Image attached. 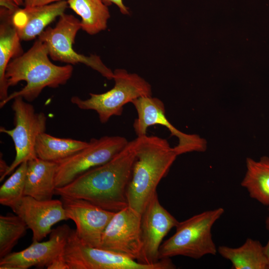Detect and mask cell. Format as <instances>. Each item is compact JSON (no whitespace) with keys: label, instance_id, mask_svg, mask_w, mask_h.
<instances>
[{"label":"cell","instance_id":"19","mask_svg":"<svg viewBox=\"0 0 269 269\" xmlns=\"http://www.w3.org/2000/svg\"><path fill=\"white\" fill-rule=\"evenodd\" d=\"M219 254L230 261L234 269H267L269 259L265 254L261 243L248 238L241 246L232 248L221 246L217 248Z\"/></svg>","mask_w":269,"mask_h":269},{"label":"cell","instance_id":"16","mask_svg":"<svg viewBox=\"0 0 269 269\" xmlns=\"http://www.w3.org/2000/svg\"><path fill=\"white\" fill-rule=\"evenodd\" d=\"M67 0L34 7L19 8L12 16L18 34L23 41L38 37L50 23L63 13L68 7Z\"/></svg>","mask_w":269,"mask_h":269},{"label":"cell","instance_id":"22","mask_svg":"<svg viewBox=\"0 0 269 269\" xmlns=\"http://www.w3.org/2000/svg\"><path fill=\"white\" fill-rule=\"evenodd\" d=\"M89 142L69 138H59L45 132L37 137L35 150L38 158L57 162L86 147Z\"/></svg>","mask_w":269,"mask_h":269},{"label":"cell","instance_id":"18","mask_svg":"<svg viewBox=\"0 0 269 269\" xmlns=\"http://www.w3.org/2000/svg\"><path fill=\"white\" fill-rule=\"evenodd\" d=\"M57 163L38 157L28 160L24 195L39 200L52 199L55 195Z\"/></svg>","mask_w":269,"mask_h":269},{"label":"cell","instance_id":"15","mask_svg":"<svg viewBox=\"0 0 269 269\" xmlns=\"http://www.w3.org/2000/svg\"><path fill=\"white\" fill-rule=\"evenodd\" d=\"M32 232V241H41L56 223L68 220L61 200H39L24 196L12 208Z\"/></svg>","mask_w":269,"mask_h":269},{"label":"cell","instance_id":"4","mask_svg":"<svg viewBox=\"0 0 269 269\" xmlns=\"http://www.w3.org/2000/svg\"><path fill=\"white\" fill-rule=\"evenodd\" d=\"M224 213V209L219 207L179 222L175 233L161 244L159 260L177 256L199 259L206 255H215L218 251L212 228Z\"/></svg>","mask_w":269,"mask_h":269},{"label":"cell","instance_id":"27","mask_svg":"<svg viewBox=\"0 0 269 269\" xmlns=\"http://www.w3.org/2000/svg\"><path fill=\"white\" fill-rule=\"evenodd\" d=\"M107 6L115 4L119 9L120 12L125 15L130 14L129 9L123 2V0H102Z\"/></svg>","mask_w":269,"mask_h":269},{"label":"cell","instance_id":"11","mask_svg":"<svg viewBox=\"0 0 269 269\" xmlns=\"http://www.w3.org/2000/svg\"><path fill=\"white\" fill-rule=\"evenodd\" d=\"M141 220V214L129 206L116 212L103 233L100 248L138 262L142 247Z\"/></svg>","mask_w":269,"mask_h":269},{"label":"cell","instance_id":"6","mask_svg":"<svg viewBox=\"0 0 269 269\" xmlns=\"http://www.w3.org/2000/svg\"><path fill=\"white\" fill-rule=\"evenodd\" d=\"M63 257L69 269H174L170 258L159 260L153 264L138 262L120 253L89 246L71 230L65 247Z\"/></svg>","mask_w":269,"mask_h":269},{"label":"cell","instance_id":"29","mask_svg":"<svg viewBox=\"0 0 269 269\" xmlns=\"http://www.w3.org/2000/svg\"><path fill=\"white\" fill-rule=\"evenodd\" d=\"M268 211H269V205H268ZM266 225L267 229L269 232V214L266 220ZM264 251H265L266 255L267 256L268 258L269 259V239L267 244L264 246Z\"/></svg>","mask_w":269,"mask_h":269},{"label":"cell","instance_id":"28","mask_svg":"<svg viewBox=\"0 0 269 269\" xmlns=\"http://www.w3.org/2000/svg\"><path fill=\"white\" fill-rule=\"evenodd\" d=\"M0 5L12 14L20 8L13 0H0Z\"/></svg>","mask_w":269,"mask_h":269},{"label":"cell","instance_id":"12","mask_svg":"<svg viewBox=\"0 0 269 269\" xmlns=\"http://www.w3.org/2000/svg\"><path fill=\"white\" fill-rule=\"evenodd\" d=\"M71 230L66 224L52 229L47 241H32V244L25 249L10 253L0 259V269L47 268L55 259L63 255Z\"/></svg>","mask_w":269,"mask_h":269},{"label":"cell","instance_id":"9","mask_svg":"<svg viewBox=\"0 0 269 269\" xmlns=\"http://www.w3.org/2000/svg\"><path fill=\"white\" fill-rule=\"evenodd\" d=\"M128 142L126 138L121 136L91 138L84 148L55 162L56 187H63L88 170L107 162L124 148Z\"/></svg>","mask_w":269,"mask_h":269},{"label":"cell","instance_id":"25","mask_svg":"<svg viewBox=\"0 0 269 269\" xmlns=\"http://www.w3.org/2000/svg\"><path fill=\"white\" fill-rule=\"evenodd\" d=\"M47 269H69L63 255L55 259L46 268Z\"/></svg>","mask_w":269,"mask_h":269},{"label":"cell","instance_id":"1","mask_svg":"<svg viewBox=\"0 0 269 269\" xmlns=\"http://www.w3.org/2000/svg\"><path fill=\"white\" fill-rule=\"evenodd\" d=\"M135 156L134 139L107 162L56 187L55 195L84 199L106 210L119 211L128 206L127 191Z\"/></svg>","mask_w":269,"mask_h":269},{"label":"cell","instance_id":"23","mask_svg":"<svg viewBox=\"0 0 269 269\" xmlns=\"http://www.w3.org/2000/svg\"><path fill=\"white\" fill-rule=\"evenodd\" d=\"M27 229L25 222L16 214L0 216V259L11 253Z\"/></svg>","mask_w":269,"mask_h":269},{"label":"cell","instance_id":"17","mask_svg":"<svg viewBox=\"0 0 269 269\" xmlns=\"http://www.w3.org/2000/svg\"><path fill=\"white\" fill-rule=\"evenodd\" d=\"M12 14L6 9H0V101L8 96L9 88L5 77L7 66L12 59L24 52L21 39L12 19Z\"/></svg>","mask_w":269,"mask_h":269},{"label":"cell","instance_id":"10","mask_svg":"<svg viewBox=\"0 0 269 269\" xmlns=\"http://www.w3.org/2000/svg\"><path fill=\"white\" fill-rule=\"evenodd\" d=\"M131 103L137 114L133 124L137 136L146 135L149 127L159 125L166 128L172 135L178 138V143L174 147L178 155L206 150L207 142L205 139L197 134L184 133L171 124L166 117L164 105L159 98L144 96L133 100Z\"/></svg>","mask_w":269,"mask_h":269},{"label":"cell","instance_id":"13","mask_svg":"<svg viewBox=\"0 0 269 269\" xmlns=\"http://www.w3.org/2000/svg\"><path fill=\"white\" fill-rule=\"evenodd\" d=\"M179 221L160 203L157 192L141 214V251L139 262L153 264L159 261L158 253L163 238Z\"/></svg>","mask_w":269,"mask_h":269},{"label":"cell","instance_id":"8","mask_svg":"<svg viewBox=\"0 0 269 269\" xmlns=\"http://www.w3.org/2000/svg\"><path fill=\"white\" fill-rule=\"evenodd\" d=\"M11 108L14 113L12 129L0 127V132L13 140L16 155L4 175L11 174L23 162L37 157L35 145L38 136L45 132L47 117L43 112H36L32 105L21 97L14 98Z\"/></svg>","mask_w":269,"mask_h":269},{"label":"cell","instance_id":"30","mask_svg":"<svg viewBox=\"0 0 269 269\" xmlns=\"http://www.w3.org/2000/svg\"><path fill=\"white\" fill-rule=\"evenodd\" d=\"M13 0L19 6L21 5H24V2L23 0Z\"/></svg>","mask_w":269,"mask_h":269},{"label":"cell","instance_id":"31","mask_svg":"<svg viewBox=\"0 0 269 269\" xmlns=\"http://www.w3.org/2000/svg\"><path fill=\"white\" fill-rule=\"evenodd\" d=\"M267 269H269V264H268V268Z\"/></svg>","mask_w":269,"mask_h":269},{"label":"cell","instance_id":"20","mask_svg":"<svg viewBox=\"0 0 269 269\" xmlns=\"http://www.w3.org/2000/svg\"><path fill=\"white\" fill-rule=\"evenodd\" d=\"M69 7L81 17V29L93 35L105 30L111 17L102 0H67Z\"/></svg>","mask_w":269,"mask_h":269},{"label":"cell","instance_id":"14","mask_svg":"<svg viewBox=\"0 0 269 269\" xmlns=\"http://www.w3.org/2000/svg\"><path fill=\"white\" fill-rule=\"evenodd\" d=\"M66 215L75 224L76 233L85 244L100 248L103 233L115 212L81 199L61 197Z\"/></svg>","mask_w":269,"mask_h":269},{"label":"cell","instance_id":"24","mask_svg":"<svg viewBox=\"0 0 269 269\" xmlns=\"http://www.w3.org/2000/svg\"><path fill=\"white\" fill-rule=\"evenodd\" d=\"M27 161L21 163L0 187V204L11 209L24 196Z\"/></svg>","mask_w":269,"mask_h":269},{"label":"cell","instance_id":"2","mask_svg":"<svg viewBox=\"0 0 269 269\" xmlns=\"http://www.w3.org/2000/svg\"><path fill=\"white\" fill-rule=\"evenodd\" d=\"M134 139L135 156L127 197L128 206L142 214L178 154L165 138L146 134Z\"/></svg>","mask_w":269,"mask_h":269},{"label":"cell","instance_id":"5","mask_svg":"<svg viewBox=\"0 0 269 269\" xmlns=\"http://www.w3.org/2000/svg\"><path fill=\"white\" fill-rule=\"evenodd\" d=\"M114 87L101 94L90 93V97L83 100L73 96L71 102L84 110H93L97 113L102 124L113 116H121L124 106L142 96H152L150 84L136 73H129L124 69L114 71Z\"/></svg>","mask_w":269,"mask_h":269},{"label":"cell","instance_id":"21","mask_svg":"<svg viewBox=\"0 0 269 269\" xmlns=\"http://www.w3.org/2000/svg\"><path fill=\"white\" fill-rule=\"evenodd\" d=\"M246 163L242 186L250 197L264 205H269V157L263 156L259 160L247 158Z\"/></svg>","mask_w":269,"mask_h":269},{"label":"cell","instance_id":"26","mask_svg":"<svg viewBox=\"0 0 269 269\" xmlns=\"http://www.w3.org/2000/svg\"><path fill=\"white\" fill-rule=\"evenodd\" d=\"M24 7L45 5L54 2L67 0H23Z\"/></svg>","mask_w":269,"mask_h":269},{"label":"cell","instance_id":"3","mask_svg":"<svg viewBox=\"0 0 269 269\" xmlns=\"http://www.w3.org/2000/svg\"><path fill=\"white\" fill-rule=\"evenodd\" d=\"M49 56L46 45L37 38L26 52L10 61L5 71L8 86H14L22 81L26 85L0 101V108L16 97L32 102L45 88H56L67 83L73 74L72 65H55Z\"/></svg>","mask_w":269,"mask_h":269},{"label":"cell","instance_id":"7","mask_svg":"<svg viewBox=\"0 0 269 269\" xmlns=\"http://www.w3.org/2000/svg\"><path fill=\"white\" fill-rule=\"evenodd\" d=\"M81 29L80 20L72 14L63 13L55 26L46 27L38 36L46 46L49 56L54 61L75 65L81 63L112 80L114 71L96 54L89 56L78 53L73 48L77 32Z\"/></svg>","mask_w":269,"mask_h":269}]
</instances>
